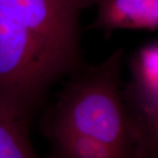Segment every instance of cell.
Here are the masks:
<instances>
[{
    "mask_svg": "<svg viewBox=\"0 0 158 158\" xmlns=\"http://www.w3.org/2000/svg\"><path fill=\"white\" fill-rule=\"evenodd\" d=\"M122 55V49L115 50L66 85L53 110L50 134L90 136L135 158V143L119 85Z\"/></svg>",
    "mask_w": 158,
    "mask_h": 158,
    "instance_id": "6da1fadb",
    "label": "cell"
},
{
    "mask_svg": "<svg viewBox=\"0 0 158 158\" xmlns=\"http://www.w3.org/2000/svg\"><path fill=\"white\" fill-rule=\"evenodd\" d=\"M97 2L0 0V12L25 30L64 77L80 65L81 16Z\"/></svg>",
    "mask_w": 158,
    "mask_h": 158,
    "instance_id": "7a4b0ae2",
    "label": "cell"
},
{
    "mask_svg": "<svg viewBox=\"0 0 158 158\" xmlns=\"http://www.w3.org/2000/svg\"><path fill=\"white\" fill-rule=\"evenodd\" d=\"M60 78L34 40L0 12V103L15 116L27 119Z\"/></svg>",
    "mask_w": 158,
    "mask_h": 158,
    "instance_id": "3957f363",
    "label": "cell"
},
{
    "mask_svg": "<svg viewBox=\"0 0 158 158\" xmlns=\"http://www.w3.org/2000/svg\"><path fill=\"white\" fill-rule=\"evenodd\" d=\"M97 16L90 28L158 30V0H98Z\"/></svg>",
    "mask_w": 158,
    "mask_h": 158,
    "instance_id": "277c9868",
    "label": "cell"
},
{
    "mask_svg": "<svg viewBox=\"0 0 158 158\" xmlns=\"http://www.w3.org/2000/svg\"><path fill=\"white\" fill-rule=\"evenodd\" d=\"M132 80L126 87L127 104L147 102L158 98V42L144 46L131 62Z\"/></svg>",
    "mask_w": 158,
    "mask_h": 158,
    "instance_id": "5b68a950",
    "label": "cell"
},
{
    "mask_svg": "<svg viewBox=\"0 0 158 158\" xmlns=\"http://www.w3.org/2000/svg\"><path fill=\"white\" fill-rule=\"evenodd\" d=\"M135 143V158H158V98L127 104Z\"/></svg>",
    "mask_w": 158,
    "mask_h": 158,
    "instance_id": "8992f818",
    "label": "cell"
},
{
    "mask_svg": "<svg viewBox=\"0 0 158 158\" xmlns=\"http://www.w3.org/2000/svg\"><path fill=\"white\" fill-rule=\"evenodd\" d=\"M56 158H130L117 148L75 133L50 134Z\"/></svg>",
    "mask_w": 158,
    "mask_h": 158,
    "instance_id": "52a82bcc",
    "label": "cell"
},
{
    "mask_svg": "<svg viewBox=\"0 0 158 158\" xmlns=\"http://www.w3.org/2000/svg\"><path fill=\"white\" fill-rule=\"evenodd\" d=\"M27 119L9 118L0 122V158H36L27 135Z\"/></svg>",
    "mask_w": 158,
    "mask_h": 158,
    "instance_id": "ba28073f",
    "label": "cell"
},
{
    "mask_svg": "<svg viewBox=\"0 0 158 158\" xmlns=\"http://www.w3.org/2000/svg\"><path fill=\"white\" fill-rule=\"evenodd\" d=\"M19 118L17 116H15L14 114H12V113L7 109V108L4 106V105H2L1 103H0V122H2L3 120H5V119H7V118ZM26 119V118H25Z\"/></svg>",
    "mask_w": 158,
    "mask_h": 158,
    "instance_id": "9c48e42d",
    "label": "cell"
}]
</instances>
